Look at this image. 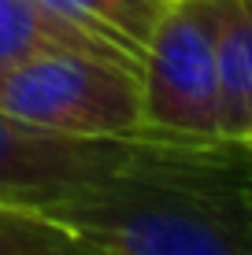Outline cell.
Returning <instances> with one entry per match:
<instances>
[{
  "label": "cell",
  "mask_w": 252,
  "mask_h": 255,
  "mask_svg": "<svg viewBox=\"0 0 252 255\" xmlns=\"http://www.w3.org/2000/svg\"><path fill=\"white\" fill-rule=\"evenodd\" d=\"M0 255H104L48 222L33 204H0Z\"/></svg>",
  "instance_id": "8"
},
{
  "label": "cell",
  "mask_w": 252,
  "mask_h": 255,
  "mask_svg": "<svg viewBox=\"0 0 252 255\" xmlns=\"http://www.w3.org/2000/svg\"><path fill=\"white\" fill-rule=\"evenodd\" d=\"M52 48H82V52H100V56L130 59L141 67V59L119 41L97 33L93 26H82L67 15L52 11L41 0H0V70L15 67L26 56Z\"/></svg>",
  "instance_id": "5"
},
{
  "label": "cell",
  "mask_w": 252,
  "mask_h": 255,
  "mask_svg": "<svg viewBox=\"0 0 252 255\" xmlns=\"http://www.w3.org/2000/svg\"><path fill=\"white\" fill-rule=\"evenodd\" d=\"M0 111L63 133L156 137L141 111V67L82 48L37 52L0 70Z\"/></svg>",
  "instance_id": "3"
},
{
  "label": "cell",
  "mask_w": 252,
  "mask_h": 255,
  "mask_svg": "<svg viewBox=\"0 0 252 255\" xmlns=\"http://www.w3.org/2000/svg\"><path fill=\"white\" fill-rule=\"evenodd\" d=\"M212 148L167 137H85L33 126L0 111V189L26 192L45 204L59 192L108 185L134 174L163 178H215L223 155Z\"/></svg>",
  "instance_id": "2"
},
{
  "label": "cell",
  "mask_w": 252,
  "mask_h": 255,
  "mask_svg": "<svg viewBox=\"0 0 252 255\" xmlns=\"http://www.w3.org/2000/svg\"><path fill=\"white\" fill-rule=\"evenodd\" d=\"M141 111L156 137L227 144L219 133L215 0H171L141 56Z\"/></svg>",
  "instance_id": "4"
},
{
  "label": "cell",
  "mask_w": 252,
  "mask_h": 255,
  "mask_svg": "<svg viewBox=\"0 0 252 255\" xmlns=\"http://www.w3.org/2000/svg\"><path fill=\"white\" fill-rule=\"evenodd\" d=\"M241 148H249V152H252V129L245 133V140H241Z\"/></svg>",
  "instance_id": "11"
},
{
  "label": "cell",
  "mask_w": 252,
  "mask_h": 255,
  "mask_svg": "<svg viewBox=\"0 0 252 255\" xmlns=\"http://www.w3.org/2000/svg\"><path fill=\"white\" fill-rule=\"evenodd\" d=\"M0 204H33L37 207V200H30L26 192H15V189H0Z\"/></svg>",
  "instance_id": "9"
},
{
  "label": "cell",
  "mask_w": 252,
  "mask_h": 255,
  "mask_svg": "<svg viewBox=\"0 0 252 255\" xmlns=\"http://www.w3.org/2000/svg\"><path fill=\"white\" fill-rule=\"evenodd\" d=\"M238 196H241V204H245L249 218H252V178H241V185H238Z\"/></svg>",
  "instance_id": "10"
},
{
  "label": "cell",
  "mask_w": 252,
  "mask_h": 255,
  "mask_svg": "<svg viewBox=\"0 0 252 255\" xmlns=\"http://www.w3.org/2000/svg\"><path fill=\"white\" fill-rule=\"evenodd\" d=\"M41 4H48L52 11L67 15L82 26H93L97 33L119 41L141 59L156 22L167 11L171 0H41Z\"/></svg>",
  "instance_id": "7"
},
{
  "label": "cell",
  "mask_w": 252,
  "mask_h": 255,
  "mask_svg": "<svg viewBox=\"0 0 252 255\" xmlns=\"http://www.w3.org/2000/svg\"><path fill=\"white\" fill-rule=\"evenodd\" d=\"M37 211L104 255H252V218L219 181L134 174L59 192Z\"/></svg>",
  "instance_id": "1"
},
{
  "label": "cell",
  "mask_w": 252,
  "mask_h": 255,
  "mask_svg": "<svg viewBox=\"0 0 252 255\" xmlns=\"http://www.w3.org/2000/svg\"><path fill=\"white\" fill-rule=\"evenodd\" d=\"M219 133L241 144L252 129V0H215Z\"/></svg>",
  "instance_id": "6"
}]
</instances>
